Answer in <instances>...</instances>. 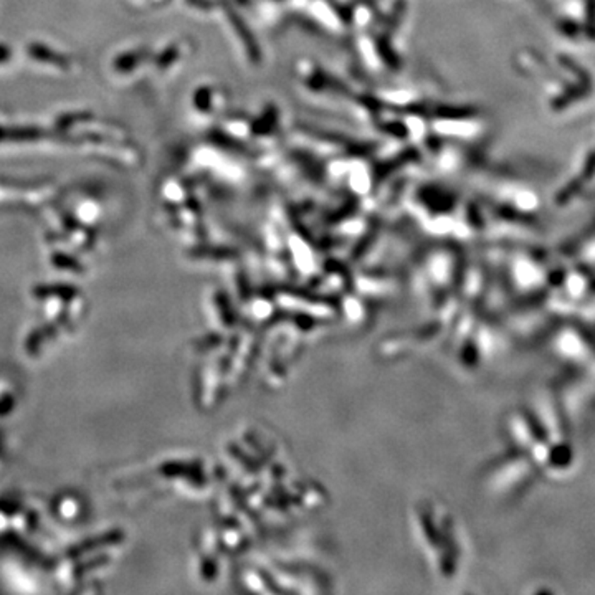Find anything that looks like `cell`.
Masks as SVG:
<instances>
[]
</instances>
